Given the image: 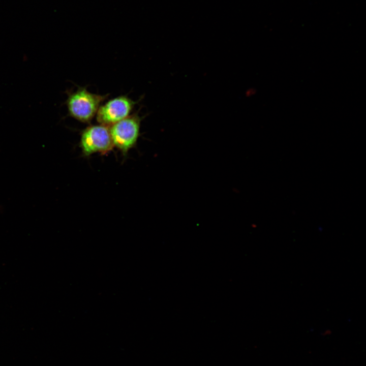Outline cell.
Here are the masks:
<instances>
[{
	"mask_svg": "<svg viewBox=\"0 0 366 366\" xmlns=\"http://www.w3.org/2000/svg\"><path fill=\"white\" fill-rule=\"evenodd\" d=\"M106 97L90 93L82 88L75 92L69 93L66 101L69 114L81 121L88 122L98 111L101 103Z\"/></svg>",
	"mask_w": 366,
	"mask_h": 366,
	"instance_id": "obj_1",
	"label": "cell"
},
{
	"mask_svg": "<svg viewBox=\"0 0 366 366\" xmlns=\"http://www.w3.org/2000/svg\"><path fill=\"white\" fill-rule=\"evenodd\" d=\"M112 126L109 130L113 144L126 153L137 141L140 119L135 115L128 116Z\"/></svg>",
	"mask_w": 366,
	"mask_h": 366,
	"instance_id": "obj_2",
	"label": "cell"
},
{
	"mask_svg": "<svg viewBox=\"0 0 366 366\" xmlns=\"http://www.w3.org/2000/svg\"><path fill=\"white\" fill-rule=\"evenodd\" d=\"M81 146L86 156L111 150L113 144L110 130L107 126L102 125L87 128L82 134Z\"/></svg>",
	"mask_w": 366,
	"mask_h": 366,
	"instance_id": "obj_3",
	"label": "cell"
},
{
	"mask_svg": "<svg viewBox=\"0 0 366 366\" xmlns=\"http://www.w3.org/2000/svg\"><path fill=\"white\" fill-rule=\"evenodd\" d=\"M133 106L134 102L128 97H117L99 108L97 119L102 125H113L128 116Z\"/></svg>",
	"mask_w": 366,
	"mask_h": 366,
	"instance_id": "obj_4",
	"label": "cell"
}]
</instances>
